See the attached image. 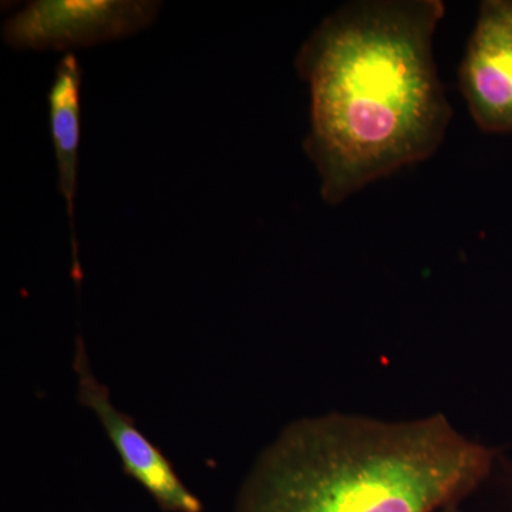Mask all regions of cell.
Returning a JSON list of instances; mask_svg holds the SVG:
<instances>
[{"mask_svg": "<svg viewBox=\"0 0 512 512\" xmlns=\"http://www.w3.org/2000/svg\"><path fill=\"white\" fill-rule=\"evenodd\" d=\"M441 0H362L326 16L295 64L311 90L303 150L339 205L436 153L451 120L433 56Z\"/></svg>", "mask_w": 512, "mask_h": 512, "instance_id": "1", "label": "cell"}, {"mask_svg": "<svg viewBox=\"0 0 512 512\" xmlns=\"http://www.w3.org/2000/svg\"><path fill=\"white\" fill-rule=\"evenodd\" d=\"M73 370L77 400L100 421L128 476L146 488L161 510L201 512V501L181 481L160 448L138 430L128 414L111 402L109 389L93 373L82 336L76 338Z\"/></svg>", "mask_w": 512, "mask_h": 512, "instance_id": "4", "label": "cell"}, {"mask_svg": "<svg viewBox=\"0 0 512 512\" xmlns=\"http://www.w3.org/2000/svg\"><path fill=\"white\" fill-rule=\"evenodd\" d=\"M494 458L440 413L303 417L256 458L232 512H440L476 491Z\"/></svg>", "mask_w": 512, "mask_h": 512, "instance_id": "2", "label": "cell"}, {"mask_svg": "<svg viewBox=\"0 0 512 512\" xmlns=\"http://www.w3.org/2000/svg\"><path fill=\"white\" fill-rule=\"evenodd\" d=\"M83 72L79 59L74 53H67L57 64L49 103L50 133L55 148L59 188L62 192L67 217H69L70 238L73 248V278L80 284L79 251H77L74 208H76L77 171H79L80 146V92H82Z\"/></svg>", "mask_w": 512, "mask_h": 512, "instance_id": "6", "label": "cell"}, {"mask_svg": "<svg viewBox=\"0 0 512 512\" xmlns=\"http://www.w3.org/2000/svg\"><path fill=\"white\" fill-rule=\"evenodd\" d=\"M461 92L485 133H512V0H485L460 67Z\"/></svg>", "mask_w": 512, "mask_h": 512, "instance_id": "5", "label": "cell"}, {"mask_svg": "<svg viewBox=\"0 0 512 512\" xmlns=\"http://www.w3.org/2000/svg\"><path fill=\"white\" fill-rule=\"evenodd\" d=\"M440 512H460V511L457 510V507H453V508H447V510H443Z\"/></svg>", "mask_w": 512, "mask_h": 512, "instance_id": "7", "label": "cell"}, {"mask_svg": "<svg viewBox=\"0 0 512 512\" xmlns=\"http://www.w3.org/2000/svg\"><path fill=\"white\" fill-rule=\"evenodd\" d=\"M161 8L156 0H35L3 23L2 39L18 52H72L137 35Z\"/></svg>", "mask_w": 512, "mask_h": 512, "instance_id": "3", "label": "cell"}]
</instances>
